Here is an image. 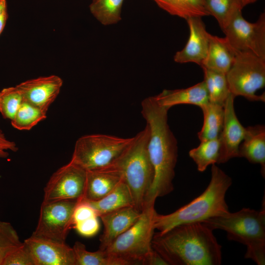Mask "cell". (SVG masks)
Instances as JSON below:
<instances>
[{"label": "cell", "mask_w": 265, "mask_h": 265, "mask_svg": "<svg viewBox=\"0 0 265 265\" xmlns=\"http://www.w3.org/2000/svg\"><path fill=\"white\" fill-rule=\"evenodd\" d=\"M141 109V114L149 128L147 148L154 171L153 182L146 197L145 206L155 205L157 198L173 190L178 147L177 140L168 124L169 109L158 104L154 96L142 101Z\"/></svg>", "instance_id": "obj_1"}, {"label": "cell", "mask_w": 265, "mask_h": 265, "mask_svg": "<svg viewBox=\"0 0 265 265\" xmlns=\"http://www.w3.org/2000/svg\"><path fill=\"white\" fill-rule=\"evenodd\" d=\"M213 230L202 222L181 224L154 234L152 247L173 265H220L221 246Z\"/></svg>", "instance_id": "obj_2"}, {"label": "cell", "mask_w": 265, "mask_h": 265, "mask_svg": "<svg viewBox=\"0 0 265 265\" xmlns=\"http://www.w3.org/2000/svg\"><path fill=\"white\" fill-rule=\"evenodd\" d=\"M232 184L229 176L215 164H212L211 180L203 192L172 213L159 214L156 212L154 218L155 229L163 234L181 224L202 222L228 212L225 195Z\"/></svg>", "instance_id": "obj_3"}, {"label": "cell", "mask_w": 265, "mask_h": 265, "mask_svg": "<svg viewBox=\"0 0 265 265\" xmlns=\"http://www.w3.org/2000/svg\"><path fill=\"white\" fill-rule=\"evenodd\" d=\"M213 231L222 230L229 240L246 246L244 255L258 265L265 264V209L257 211L242 208L240 211L228 212L202 222Z\"/></svg>", "instance_id": "obj_4"}, {"label": "cell", "mask_w": 265, "mask_h": 265, "mask_svg": "<svg viewBox=\"0 0 265 265\" xmlns=\"http://www.w3.org/2000/svg\"><path fill=\"white\" fill-rule=\"evenodd\" d=\"M149 133L146 124L133 137L129 146L111 165L121 173L122 181L131 191L134 207L140 212L154 177L147 148Z\"/></svg>", "instance_id": "obj_5"}, {"label": "cell", "mask_w": 265, "mask_h": 265, "mask_svg": "<svg viewBox=\"0 0 265 265\" xmlns=\"http://www.w3.org/2000/svg\"><path fill=\"white\" fill-rule=\"evenodd\" d=\"M154 205L145 206L137 220L118 237L105 250L109 255L129 262L143 264L152 251L155 228Z\"/></svg>", "instance_id": "obj_6"}, {"label": "cell", "mask_w": 265, "mask_h": 265, "mask_svg": "<svg viewBox=\"0 0 265 265\" xmlns=\"http://www.w3.org/2000/svg\"><path fill=\"white\" fill-rule=\"evenodd\" d=\"M132 139L103 134L82 136L75 143L70 161L86 171L110 166Z\"/></svg>", "instance_id": "obj_7"}, {"label": "cell", "mask_w": 265, "mask_h": 265, "mask_svg": "<svg viewBox=\"0 0 265 265\" xmlns=\"http://www.w3.org/2000/svg\"><path fill=\"white\" fill-rule=\"evenodd\" d=\"M230 93L251 101H265V93L256 94L265 85V59L248 52H237L226 74Z\"/></svg>", "instance_id": "obj_8"}, {"label": "cell", "mask_w": 265, "mask_h": 265, "mask_svg": "<svg viewBox=\"0 0 265 265\" xmlns=\"http://www.w3.org/2000/svg\"><path fill=\"white\" fill-rule=\"evenodd\" d=\"M79 201L42 202L37 226L32 236L59 242H65L73 227V214Z\"/></svg>", "instance_id": "obj_9"}, {"label": "cell", "mask_w": 265, "mask_h": 265, "mask_svg": "<svg viewBox=\"0 0 265 265\" xmlns=\"http://www.w3.org/2000/svg\"><path fill=\"white\" fill-rule=\"evenodd\" d=\"M232 48L237 52H248L265 59V14L254 23L246 21L238 12L223 30Z\"/></svg>", "instance_id": "obj_10"}, {"label": "cell", "mask_w": 265, "mask_h": 265, "mask_svg": "<svg viewBox=\"0 0 265 265\" xmlns=\"http://www.w3.org/2000/svg\"><path fill=\"white\" fill-rule=\"evenodd\" d=\"M86 170L71 161L50 177L44 189L43 203L80 201L83 199Z\"/></svg>", "instance_id": "obj_11"}, {"label": "cell", "mask_w": 265, "mask_h": 265, "mask_svg": "<svg viewBox=\"0 0 265 265\" xmlns=\"http://www.w3.org/2000/svg\"><path fill=\"white\" fill-rule=\"evenodd\" d=\"M235 98L231 93L224 105L223 124L219 136L220 148L218 164L239 157V147L245 134L246 128L241 124L235 113Z\"/></svg>", "instance_id": "obj_12"}, {"label": "cell", "mask_w": 265, "mask_h": 265, "mask_svg": "<svg viewBox=\"0 0 265 265\" xmlns=\"http://www.w3.org/2000/svg\"><path fill=\"white\" fill-rule=\"evenodd\" d=\"M24 242L28 248L35 265H76L73 247L31 235Z\"/></svg>", "instance_id": "obj_13"}, {"label": "cell", "mask_w": 265, "mask_h": 265, "mask_svg": "<svg viewBox=\"0 0 265 265\" xmlns=\"http://www.w3.org/2000/svg\"><path fill=\"white\" fill-rule=\"evenodd\" d=\"M62 84L59 77L51 75L26 80L17 86L24 101L47 112L58 96Z\"/></svg>", "instance_id": "obj_14"}, {"label": "cell", "mask_w": 265, "mask_h": 265, "mask_svg": "<svg viewBox=\"0 0 265 265\" xmlns=\"http://www.w3.org/2000/svg\"><path fill=\"white\" fill-rule=\"evenodd\" d=\"M186 20L189 29V38L184 48L176 52L174 60L179 63L193 62L201 66L207 54L210 34L201 17Z\"/></svg>", "instance_id": "obj_15"}, {"label": "cell", "mask_w": 265, "mask_h": 265, "mask_svg": "<svg viewBox=\"0 0 265 265\" xmlns=\"http://www.w3.org/2000/svg\"><path fill=\"white\" fill-rule=\"evenodd\" d=\"M141 213L134 206H129L99 216L104 227L103 233L100 238L99 249H106L137 220Z\"/></svg>", "instance_id": "obj_16"}, {"label": "cell", "mask_w": 265, "mask_h": 265, "mask_svg": "<svg viewBox=\"0 0 265 265\" xmlns=\"http://www.w3.org/2000/svg\"><path fill=\"white\" fill-rule=\"evenodd\" d=\"M121 181V173L112 166L87 170L84 196L81 200H98L107 194Z\"/></svg>", "instance_id": "obj_17"}, {"label": "cell", "mask_w": 265, "mask_h": 265, "mask_svg": "<svg viewBox=\"0 0 265 265\" xmlns=\"http://www.w3.org/2000/svg\"><path fill=\"white\" fill-rule=\"evenodd\" d=\"M154 98L158 104L168 109L180 104H190L201 107L209 102V94L204 80L186 88L164 89Z\"/></svg>", "instance_id": "obj_18"}, {"label": "cell", "mask_w": 265, "mask_h": 265, "mask_svg": "<svg viewBox=\"0 0 265 265\" xmlns=\"http://www.w3.org/2000/svg\"><path fill=\"white\" fill-rule=\"evenodd\" d=\"M237 52L225 37L210 34L207 54L201 67L226 74L235 60Z\"/></svg>", "instance_id": "obj_19"}, {"label": "cell", "mask_w": 265, "mask_h": 265, "mask_svg": "<svg viewBox=\"0 0 265 265\" xmlns=\"http://www.w3.org/2000/svg\"><path fill=\"white\" fill-rule=\"evenodd\" d=\"M243 142L239 147V157L250 162L260 164L262 176H265V127L257 125L246 128Z\"/></svg>", "instance_id": "obj_20"}, {"label": "cell", "mask_w": 265, "mask_h": 265, "mask_svg": "<svg viewBox=\"0 0 265 265\" xmlns=\"http://www.w3.org/2000/svg\"><path fill=\"white\" fill-rule=\"evenodd\" d=\"M81 201H85L93 208L98 217L122 208L134 206L131 191L122 181L105 196L98 200Z\"/></svg>", "instance_id": "obj_21"}, {"label": "cell", "mask_w": 265, "mask_h": 265, "mask_svg": "<svg viewBox=\"0 0 265 265\" xmlns=\"http://www.w3.org/2000/svg\"><path fill=\"white\" fill-rule=\"evenodd\" d=\"M203 113V124L198 133L200 141L218 138L224 121V106L208 102L200 107Z\"/></svg>", "instance_id": "obj_22"}, {"label": "cell", "mask_w": 265, "mask_h": 265, "mask_svg": "<svg viewBox=\"0 0 265 265\" xmlns=\"http://www.w3.org/2000/svg\"><path fill=\"white\" fill-rule=\"evenodd\" d=\"M158 6L172 15L186 20L210 15L203 0H154Z\"/></svg>", "instance_id": "obj_23"}, {"label": "cell", "mask_w": 265, "mask_h": 265, "mask_svg": "<svg viewBox=\"0 0 265 265\" xmlns=\"http://www.w3.org/2000/svg\"><path fill=\"white\" fill-rule=\"evenodd\" d=\"M73 249L74 251L76 265H130L122 259L113 257L105 250L97 251L87 250L84 244L76 241Z\"/></svg>", "instance_id": "obj_24"}, {"label": "cell", "mask_w": 265, "mask_h": 265, "mask_svg": "<svg viewBox=\"0 0 265 265\" xmlns=\"http://www.w3.org/2000/svg\"><path fill=\"white\" fill-rule=\"evenodd\" d=\"M210 14L223 30L243 7L241 0H203Z\"/></svg>", "instance_id": "obj_25"}, {"label": "cell", "mask_w": 265, "mask_h": 265, "mask_svg": "<svg viewBox=\"0 0 265 265\" xmlns=\"http://www.w3.org/2000/svg\"><path fill=\"white\" fill-rule=\"evenodd\" d=\"M202 69L209 102L224 106L231 94L226 74L205 68Z\"/></svg>", "instance_id": "obj_26"}, {"label": "cell", "mask_w": 265, "mask_h": 265, "mask_svg": "<svg viewBox=\"0 0 265 265\" xmlns=\"http://www.w3.org/2000/svg\"><path fill=\"white\" fill-rule=\"evenodd\" d=\"M220 148L219 137L204 140L198 146L190 150L188 154L196 164L198 170L203 172L210 165L217 163Z\"/></svg>", "instance_id": "obj_27"}, {"label": "cell", "mask_w": 265, "mask_h": 265, "mask_svg": "<svg viewBox=\"0 0 265 265\" xmlns=\"http://www.w3.org/2000/svg\"><path fill=\"white\" fill-rule=\"evenodd\" d=\"M124 0H93L89 6L91 13L102 24L107 26L121 20Z\"/></svg>", "instance_id": "obj_28"}, {"label": "cell", "mask_w": 265, "mask_h": 265, "mask_svg": "<svg viewBox=\"0 0 265 265\" xmlns=\"http://www.w3.org/2000/svg\"><path fill=\"white\" fill-rule=\"evenodd\" d=\"M47 112L24 101L11 120L12 126L19 130H29L47 117Z\"/></svg>", "instance_id": "obj_29"}, {"label": "cell", "mask_w": 265, "mask_h": 265, "mask_svg": "<svg viewBox=\"0 0 265 265\" xmlns=\"http://www.w3.org/2000/svg\"><path fill=\"white\" fill-rule=\"evenodd\" d=\"M24 101L17 85L2 89L0 91V112L2 117L12 120Z\"/></svg>", "instance_id": "obj_30"}, {"label": "cell", "mask_w": 265, "mask_h": 265, "mask_svg": "<svg viewBox=\"0 0 265 265\" xmlns=\"http://www.w3.org/2000/svg\"><path fill=\"white\" fill-rule=\"evenodd\" d=\"M22 243L11 224L0 220V265H2L6 257Z\"/></svg>", "instance_id": "obj_31"}, {"label": "cell", "mask_w": 265, "mask_h": 265, "mask_svg": "<svg viewBox=\"0 0 265 265\" xmlns=\"http://www.w3.org/2000/svg\"><path fill=\"white\" fill-rule=\"evenodd\" d=\"M2 265H35L32 255L23 242L5 258Z\"/></svg>", "instance_id": "obj_32"}, {"label": "cell", "mask_w": 265, "mask_h": 265, "mask_svg": "<svg viewBox=\"0 0 265 265\" xmlns=\"http://www.w3.org/2000/svg\"><path fill=\"white\" fill-rule=\"evenodd\" d=\"M73 227L82 236L91 237L95 236L100 229L98 217L95 216L76 223Z\"/></svg>", "instance_id": "obj_33"}, {"label": "cell", "mask_w": 265, "mask_h": 265, "mask_svg": "<svg viewBox=\"0 0 265 265\" xmlns=\"http://www.w3.org/2000/svg\"><path fill=\"white\" fill-rule=\"evenodd\" d=\"M95 216L98 217L93 208L85 201H80L78 202L73 212V226L77 222Z\"/></svg>", "instance_id": "obj_34"}, {"label": "cell", "mask_w": 265, "mask_h": 265, "mask_svg": "<svg viewBox=\"0 0 265 265\" xmlns=\"http://www.w3.org/2000/svg\"><path fill=\"white\" fill-rule=\"evenodd\" d=\"M168 265L166 261L155 250L152 251L145 259L143 265Z\"/></svg>", "instance_id": "obj_35"}, {"label": "cell", "mask_w": 265, "mask_h": 265, "mask_svg": "<svg viewBox=\"0 0 265 265\" xmlns=\"http://www.w3.org/2000/svg\"><path fill=\"white\" fill-rule=\"evenodd\" d=\"M7 150L16 151L17 148L15 142L6 139L2 131L0 130V156H5L4 151Z\"/></svg>", "instance_id": "obj_36"}, {"label": "cell", "mask_w": 265, "mask_h": 265, "mask_svg": "<svg viewBox=\"0 0 265 265\" xmlns=\"http://www.w3.org/2000/svg\"><path fill=\"white\" fill-rule=\"evenodd\" d=\"M8 17L6 0H0V35L5 26Z\"/></svg>", "instance_id": "obj_37"}, {"label": "cell", "mask_w": 265, "mask_h": 265, "mask_svg": "<svg viewBox=\"0 0 265 265\" xmlns=\"http://www.w3.org/2000/svg\"><path fill=\"white\" fill-rule=\"evenodd\" d=\"M257 0H241L243 7L246 6L247 4L253 3Z\"/></svg>", "instance_id": "obj_38"}]
</instances>
